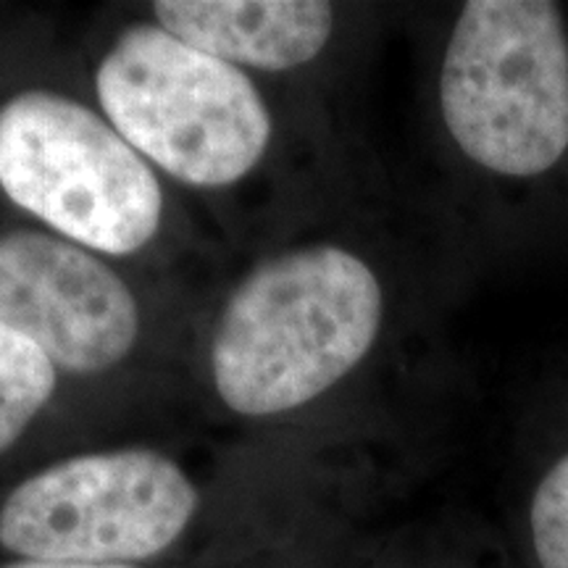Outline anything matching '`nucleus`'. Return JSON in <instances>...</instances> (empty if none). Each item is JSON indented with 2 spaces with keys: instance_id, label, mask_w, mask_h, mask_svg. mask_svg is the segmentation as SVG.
<instances>
[{
  "instance_id": "8",
  "label": "nucleus",
  "mask_w": 568,
  "mask_h": 568,
  "mask_svg": "<svg viewBox=\"0 0 568 568\" xmlns=\"http://www.w3.org/2000/svg\"><path fill=\"white\" fill-rule=\"evenodd\" d=\"M55 366L38 345L0 324V450L13 445L51 400Z\"/></svg>"
},
{
  "instance_id": "10",
  "label": "nucleus",
  "mask_w": 568,
  "mask_h": 568,
  "mask_svg": "<svg viewBox=\"0 0 568 568\" xmlns=\"http://www.w3.org/2000/svg\"><path fill=\"white\" fill-rule=\"evenodd\" d=\"M3 568H138L126 564H71V560H17Z\"/></svg>"
},
{
  "instance_id": "9",
  "label": "nucleus",
  "mask_w": 568,
  "mask_h": 568,
  "mask_svg": "<svg viewBox=\"0 0 568 568\" xmlns=\"http://www.w3.org/2000/svg\"><path fill=\"white\" fill-rule=\"evenodd\" d=\"M531 539L542 568H568V456L539 481L531 500Z\"/></svg>"
},
{
  "instance_id": "4",
  "label": "nucleus",
  "mask_w": 568,
  "mask_h": 568,
  "mask_svg": "<svg viewBox=\"0 0 568 568\" xmlns=\"http://www.w3.org/2000/svg\"><path fill=\"white\" fill-rule=\"evenodd\" d=\"M0 187L77 245L130 255L159 232L163 193L140 153L82 103L32 90L0 109Z\"/></svg>"
},
{
  "instance_id": "5",
  "label": "nucleus",
  "mask_w": 568,
  "mask_h": 568,
  "mask_svg": "<svg viewBox=\"0 0 568 568\" xmlns=\"http://www.w3.org/2000/svg\"><path fill=\"white\" fill-rule=\"evenodd\" d=\"M197 508L193 481L155 450L67 458L0 508V545L27 560L126 564L159 556Z\"/></svg>"
},
{
  "instance_id": "7",
  "label": "nucleus",
  "mask_w": 568,
  "mask_h": 568,
  "mask_svg": "<svg viewBox=\"0 0 568 568\" xmlns=\"http://www.w3.org/2000/svg\"><path fill=\"white\" fill-rule=\"evenodd\" d=\"M159 27L232 67L295 69L329 42L335 11L318 0H161Z\"/></svg>"
},
{
  "instance_id": "1",
  "label": "nucleus",
  "mask_w": 568,
  "mask_h": 568,
  "mask_svg": "<svg viewBox=\"0 0 568 568\" xmlns=\"http://www.w3.org/2000/svg\"><path fill=\"white\" fill-rule=\"evenodd\" d=\"M382 287L358 255L314 245L264 261L234 290L211 347L219 397L274 416L337 385L372 351Z\"/></svg>"
},
{
  "instance_id": "2",
  "label": "nucleus",
  "mask_w": 568,
  "mask_h": 568,
  "mask_svg": "<svg viewBox=\"0 0 568 568\" xmlns=\"http://www.w3.org/2000/svg\"><path fill=\"white\" fill-rule=\"evenodd\" d=\"M439 105L468 159L535 176L568 148V40L548 0H471L447 42Z\"/></svg>"
},
{
  "instance_id": "6",
  "label": "nucleus",
  "mask_w": 568,
  "mask_h": 568,
  "mask_svg": "<svg viewBox=\"0 0 568 568\" xmlns=\"http://www.w3.org/2000/svg\"><path fill=\"white\" fill-rule=\"evenodd\" d=\"M0 324L63 372L95 374L132 351L140 314L130 287L80 245L9 232L0 234Z\"/></svg>"
},
{
  "instance_id": "3",
  "label": "nucleus",
  "mask_w": 568,
  "mask_h": 568,
  "mask_svg": "<svg viewBox=\"0 0 568 568\" xmlns=\"http://www.w3.org/2000/svg\"><path fill=\"white\" fill-rule=\"evenodd\" d=\"M95 90L134 151L195 187L243 180L272 140L251 77L163 27H130L98 69Z\"/></svg>"
}]
</instances>
